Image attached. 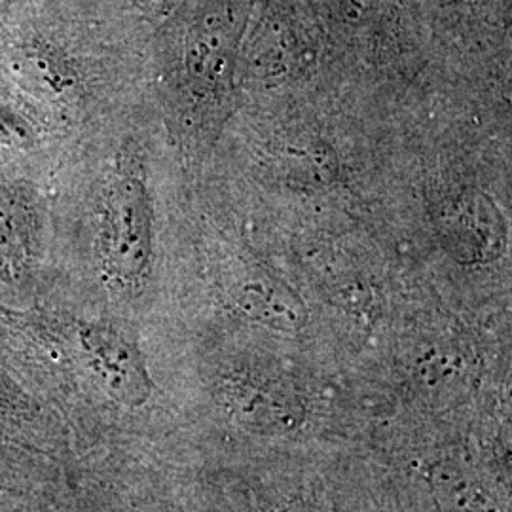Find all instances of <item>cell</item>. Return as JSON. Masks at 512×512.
<instances>
[{
	"label": "cell",
	"instance_id": "cell-7",
	"mask_svg": "<svg viewBox=\"0 0 512 512\" xmlns=\"http://www.w3.org/2000/svg\"><path fill=\"white\" fill-rule=\"evenodd\" d=\"M287 512H321L317 511V509H313V507H291V511Z\"/></svg>",
	"mask_w": 512,
	"mask_h": 512
},
{
	"label": "cell",
	"instance_id": "cell-6",
	"mask_svg": "<svg viewBox=\"0 0 512 512\" xmlns=\"http://www.w3.org/2000/svg\"><path fill=\"white\" fill-rule=\"evenodd\" d=\"M0 137L8 139V141H19V139L27 137L25 124L10 110L4 109L2 105H0Z\"/></svg>",
	"mask_w": 512,
	"mask_h": 512
},
{
	"label": "cell",
	"instance_id": "cell-2",
	"mask_svg": "<svg viewBox=\"0 0 512 512\" xmlns=\"http://www.w3.org/2000/svg\"><path fill=\"white\" fill-rule=\"evenodd\" d=\"M82 353L95 382L112 401L139 408L152 397V380L137 346L109 325L80 329Z\"/></svg>",
	"mask_w": 512,
	"mask_h": 512
},
{
	"label": "cell",
	"instance_id": "cell-4",
	"mask_svg": "<svg viewBox=\"0 0 512 512\" xmlns=\"http://www.w3.org/2000/svg\"><path fill=\"white\" fill-rule=\"evenodd\" d=\"M232 296L247 317L275 329H298L306 317L298 298L274 279H247Z\"/></svg>",
	"mask_w": 512,
	"mask_h": 512
},
{
	"label": "cell",
	"instance_id": "cell-1",
	"mask_svg": "<svg viewBox=\"0 0 512 512\" xmlns=\"http://www.w3.org/2000/svg\"><path fill=\"white\" fill-rule=\"evenodd\" d=\"M152 217L147 188L139 177L120 175L105 200L101 258L107 277L122 289L139 287L152 256Z\"/></svg>",
	"mask_w": 512,
	"mask_h": 512
},
{
	"label": "cell",
	"instance_id": "cell-3",
	"mask_svg": "<svg viewBox=\"0 0 512 512\" xmlns=\"http://www.w3.org/2000/svg\"><path fill=\"white\" fill-rule=\"evenodd\" d=\"M219 401L241 427L266 437L293 435L306 421L302 399L274 380L232 376L219 385Z\"/></svg>",
	"mask_w": 512,
	"mask_h": 512
},
{
	"label": "cell",
	"instance_id": "cell-5",
	"mask_svg": "<svg viewBox=\"0 0 512 512\" xmlns=\"http://www.w3.org/2000/svg\"><path fill=\"white\" fill-rule=\"evenodd\" d=\"M14 220L12 202L4 192H0V255L6 258H12L18 249V224Z\"/></svg>",
	"mask_w": 512,
	"mask_h": 512
}]
</instances>
